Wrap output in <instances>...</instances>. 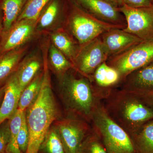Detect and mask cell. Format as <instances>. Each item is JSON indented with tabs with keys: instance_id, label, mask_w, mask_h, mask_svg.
<instances>
[{
	"instance_id": "1",
	"label": "cell",
	"mask_w": 153,
	"mask_h": 153,
	"mask_svg": "<svg viewBox=\"0 0 153 153\" xmlns=\"http://www.w3.org/2000/svg\"><path fill=\"white\" fill-rule=\"evenodd\" d=\"M47 55H43L44 76L41 90L34 102L26 110L29 141L26 153H38L49 129L63 116L52 91Z\"/></svg>"
},
{
	"instance_id": "2",
	"label": "cell",
	"mask_w": 153,
	"mask_h": 153,
	"mask_svg": "<svg viewBox=\"0 0 153 153\" xmlns=\"http://www.w3.org/2000/svg\"><path fill=\"white\" fill-rule=\"evenodd\" d=\"M110 117L130 136L144 125L153 120V110L136 96L114 88L100 100Z\"/></svg>"
},
{
	"instance_id": "3",
	"label": "cell",
	"mask_w": 153,
	"mask_h": 153,
	"mask_svg": "<svg viewBox=\"0 0 153 153\" xmlns=\"http://www.w3.org/2000/svg\"><path fill=\"white\" fill-rule=\"evenodd\" d=\"M58 81L66 114L78 117L91 124L94 111L100 100L91 81L74 69Z\"/></svg>"
},
{
	"instance_id": "4",
	"label": "cell",
	"mask_w": 153,
	"mask_h": 153,
	"mask_svg": "<svg viewBox=\"0 0 153 153\" xmlns=\"http://www.w3.org/2000/svg\"><path fill=\"white\" fill-rule=\"evenodd\" d=\"M65 6L63 27L71 33L80 47L111 29H124L96 19L74 0H65Z\"/></svg>"
},
{
	"instance_id": "5",
	"label": "cell",
	"mask_w": 153,
	"mask_h": 153,
	"mask_svg": "<svg viewBox=\"0 0 153 153\" xmlns=\"http://www.w3.org/2000/svg\"><path fill=\"white\" fill-rule=\"evenodd\" d=\"M91 124L99 134L108 153H136L129 135L110 117L100 100L94 111Z\"/></svg>"
},
{
	"instance_id": "6",
	"label": "cell",
	"mask_w": 153,
	"mask_h": 153,
	"mask_svg": "<svg viewBox=\"0 0 153 153\" xmlns=\"http://www.w3.org/2000/svg\"><path fill=\"white\" fill-rule=\"evenodd\" d=\"M52 126L66 153H80L83 142L92 127L91 124L81 118L68 114L55 121Z\"/></svg>"
},
{
	"instance_id": "7",
	"label": "cell",
	"mask_w": 153,
	"mask_h": 153,
	"mask_svg": "<svg viewBox=\"0 0 153 153\" xmlns=\"http://www.w3.org/2000/svg\"><path fill=\"white\" fill-rule=\"evenodd\" d=\"M153 61V41H142L106 61L117 70L121 81L133 71Z\"/></svg>"
},
{
	"instance_id": "8",
	"label": "cell",
	"mask_w": 153,
	"mask_h": 153,
	"mask_svg": "<svg viewBox=\"0 0 153 153\" xmlns=\"http://www.w3.org/2000/svg\"><path fill=\"white\" fill-rule=\"evenodd\" d=\"M108 57L101 37L99 36L80 46L73 63L74 70L91 81L97 68L106 62Z\"/></svg>"
},
{
	"instance_id": "9",
	"label": "cell",
	"mask_w": 153,
	"mask_h": 153,
	"mask_svg": "<svg viewBox=\"0 0 153 153\" xmlns=\"http://www.w3.org/2000/svg\"><path fill=\"white\" fill-rule=\"evenodd\" d=\"M119 9L126 22L124 31L143 41H153V6L134 8L123 4Z\"/></svg>"
},
{
	"instance_id": "10",
	"label": "cell",
	"mask_w": 153,
	"mask_h": 153,
	"mask_svg": "<svg viewBox=\"0 0 153 153\" xmlns=\"http://www.w3.org/2000/svg\"><path fill=\"white\" fill-rule=\"evenodd\" d=\"M37 20L23 19L17 21L0 40V55L27 45L36 36Z\"/></svg>"
},
{
	"instance_id": "11",
	"label": "cell",
	"mask_w": 153,
	"mask_h": 153,
	"mask_svg": "<svg viewBox=\"0 0 153 153\" xmlns=\"http://www.w3.org/2000/svg\"><path fill=\"white\" fill-rule=\"evenodd\" d=\"M85 10L96 19L124 29L126 22L119 7L107 0H74Z\"/></svg>"
},
{
	"instance_id": "12",
	"label": "cell",
	"mask_w": 153,
	"mask_h": 153,
	"mask_svg": "<svg viewBox=\"0 0 153 153\" xmlns=\"http://www.w3.org/2000/svg\"><path fill=\"white\" fill-rule=\"evenodd\" d=\"M65 1L50 0L41 11L36 22V36L51 33L63 27L65 19Z\"/></svg>"
},
{
	"instance_id": "13",
	"label": "cell",
	"mask_w": 153,
	"mask_h": 153,
	"mask_svg": "<svg viewBox=\"0 0 153 153\" xmlns=\"http://www.w3.org/2000/svg\"><path fill=\"white\" fill-rule=\"evenodd\" d=\"M109 57L124 52L142 40L123 29H113L100 36Z\"/></svg>"
},
{
	"instance_id": "14",
	"label": "cell",
	"mask_w": 153,
	"mask_h": 153,
	"mask_svg": "<svg viewBox=\"0 0 153 153\" xmlns=\"http://www.w3.org/2000/svg\"><path fill=\"white\" fill-rule=\"evenodd\" d=\"M116 88L128 92L153 91V61L128 74Z\"/></svg>"
},
{
	"instance_id": "15",
	"label": "cell",
	"mask_w": 153,
	"mask_h": 153,
	"mask_svg": "<svg viewBox=\"0 0 153 153\" xmlns=\"http://www.w3.org/2000/svg\"><path fill=\"white\" fill-rule=\"evenodd\" d=\"M91 81L101 100L105 94L117 86L121 77L116 69L105 62L97 68Z\"/></svg>"
},
{
	"instance_id": "16",
	"label": "cell",
	"mask_w": 153,
	"mask_h": 153,
	"mask_svg": "<svg viewBox=\"0 0 153 153\" xmlns=\"http://www.w3.org/2000/svg\"><path fill=\"white\" fill-rule=\"evenodd\" d=\"M4 85V94L0 106V126L10 120L16 111L22 92L15 73Z\"/></svg>"
},
{
	"instance_id": "17",
	"label": "cell",
	"mask_w": 153,
	"mask_h": 153,
	"mask_svg": "<svg viewBox=\"0 0 153 153\" xmlns=\"http://www.w3.org/2000/svg\"><path fill=\"white\" fill-rule=\"evenodd\" d=\"M44 66L43 56L33 53L23 58L15 74L22 91L30 83Z\"/></svg>"
},
{
	"instance_id": "18",
	"label": "cell",
	"mask_w": 153,
	"mask_h": 153,
	"mask_svg": "<svg viewBox=\"0 0 153 153\" xmlns=\"http://www.w3.org/2000/svg\"><path fill=\"white\" fill-rule=\"evenodd\" d=\"M49 35L51 43L62 52L73 65L80 46L71 33L63 26L52 31Z\"/></svg>"
},
{
	"instance_id": "19",
	"label": "cell",
	"mask_w": 153,
	"mask_h": 153,
	"mask_svg": "<svg viewBox=\"0 0 153 153\" xmlns=\"http://www.w3.org/2000/svg\"><path fill=\"white\" fill-rule=\"evenodd\" d=\"M28 48L26 45L0 55V87L4 85L16 72Z\"/></svg>"
},
{
	"instance_id": "20",
	"label": "cell",
	"mask_w": 153,
	"mask_h": 153,
	"mask_svg": "<svg viewBox=\"0 0 153 153\" xmlns=\"http://www.w3.org/2000/svg\"><path fill=\"white\" fill-rule=\"evenodd\" d=\"M47 59L49 70L56 75L58 81L69 70L74 69L72 63L51 42L48 46Z\"/></svg>"
},
{
	"instance_id": "21",
	"label": "cell",
	"mask_w": 153,
	"mask_h": 153,
	"mask_svg": "<svg viewBox=\"0 0 153 153\" xmlns=\"http://www.w3.org/2000/svg\"><path fill=\"white\" fill-rule=\"evenodd\" d=\"M27 0H1L0 7L3 14L2 34L7 32L17 22Z\"/></svg>"
},
{
	"instance_id": "22",
	"label": "cell",
	"mask_w": 153,
	"mask_h": 153,
	"mask_svg": "<svg viewBox=\"0 0 153 153\" xmlns=\"http://www.w3.org/2000/svg\"><path fill=\"white\" fill-rule=\"evenodd\" d=\"M136 153H153V120L130 136Z\"/></svg>"
},
{
	"instance_id": "23",
	"label": "cell",
	"mask_w": 153,
	"mask_h": 153,
	"mask_svg": "<svg viewBox=\"0 0 153 153\" xmlns=\"http://www.w3.org/2000/svg\"><path fill=\"white\" fill-rule=\"evenodd\" d=\"M43 76V68L22 91L18 109L22 111H25L36 100L41 90Z\"/></svg>"
},
{
	"instance_id": "24",
	"label": "cell",
	"mask_w": 153,
	"mask_h": 153,
	"mask_svg": "<svg viewBox=\"0 0 153 153\" xmlns=\"http://www.w3.org/2000/svg\"><path fill=\"white\" fill-rule=\"evenodd\" d=\"M25 111L17 109L13 117L9 120L10 137L6 153H22L18 146L17 140Z\"/></svg>"
},
{
	"instance_id": "25",
	"label": "cell",
	"mask_w": 153,
	"mask_h": 153,
	"mask_svg": "<svg viewBox=\"0 0 153 153\" xmlns=\"http://www.w3.org/2000/svg\"><path fill=\"white\" fill-rule=\"evenodd\" d=\"M43 153H66L59 135L53 126H51L40 148Z\"/></svg>"
},
{
	"instance_id": "26",
	"label": "cell",
	"mask_w": 153,
	"mask_h": 153,
	"mask_svg": "<svg viewBox=\"0 0 153 153\" xmlns=\"http://www.w3.org/2000/svg\"><path fill=\"white\" fill-rule=\"evenodd\" d=\"M92 126L90 132L83 142L80 153H108L99 134Z\"/></svg>"
},
{
	"instance_id": "27",
	"label": "cell",
	"mask_w": 153,
	"mask_h": 153,
	"mask_svg": "<svg viewBox=\"0 0 153 153\" xmlns=\"http://www.w3.org/2000/svg\"><path fill=\"white\" fill-rule=\"evenodd\" d=\"M50 0H27L17 21L23 19L37 20L40 13Z\"/></svg>"
},
{
	"instance_id": "28",
	"label": "cell",
	"mask_w": 153,
	"mask_h": 153,
	"mask_svg": "<svg viewBox=\"0 0 153 153\" xmlns=\"http://www.w3.org/2000/svg\"><path fill=\"white\" fill-rule=\"evenodd\" d=\"M18 144L22 153H26L29 141V133L26 120V111L24 113L22 124L18 134Z\"/></svg>"
},
{
	"instance_id": "29",
	"label": "cell",
	"mask_w": 153,
	"mask_h": 153,
	"mask_svg": "<svg viewBox=\"0 0 153 153\" xmlns=\"http://www.w3.org/2000/svg\"><path fill=\"white\" fill-rule=\"evenodd\" d=\"M10 137L9 120L4 122L0 126V153H6Z\"/></svg>"
},
{
	"instance_id": "30",
	"label": "cell",
	"mask_w": 153,
	"mask_h": 153,
	"mask_svg": "<svg viewBox=\"0 0 153 153\" xmlns=\"http://www.w3.org/2000/svg\"><path fill=\"white\" fill-rule=\"evenodd\" d=\"M123 4L134 8L147 7L153 6V0H122Z\"/></svg>"
},
{
	"instance_id": "31",
	"label": "cell",
	"mask_w": 153,
	"mask_h": 153,
	"mask_svg": "<svg viewBox=\"0 0 153 153\" xmlns=\"http://www.w3.org/2000/svg\"><path fill=\"white\" fill-rule=\"evenodd\" d=\"M130 93L136 96L146 105L153 110V91Z\"/></svg>"
},
{
	"instance_id": "32",
	"label": "cell",
	"mask_w": 153,
	"mask_h": 153,
	"mask_svg": "<svg viewBox=\"0 0 153 153\" xmlns=\"http://www.w3.org/2000/svg\"><path fill=\"white\" fill-rule=\"evenodd\" d=\"M3 14L2 11L0 7V40L1 38L3 32Z\"/></svg>"
},
{
	"instance_id": "33",
	"label": "cell",
	"mask_w": 153,
	"mask_h": 153,
	"mask_svg": "<svg viewBox=\"0 0 153 153\" xmlns=\"http://www.w3.org/2000/svg\"><path fill=\"white\" fill-rule=\"evenodd\" d=\"M5 91V85L0 87V106L1 104Z\"/></svg>"
},
{
	"instance_id": "34",
	"label": "cell",
	"mask_w": 153,
	"mask_h": 153,
	"mask_svg": "<svg viewBox=\"0 0 153 153\" xmlns=\"http://www.w3.org/2000/svg\"><path fill=\"white\" fill-rule=\"evenodd\" d=\"M109 1L110 2L114 4L116 6H117L118 7H120L121 6L123 5L122 2V0H107Z\"/></svg>"
}]
</instances>
